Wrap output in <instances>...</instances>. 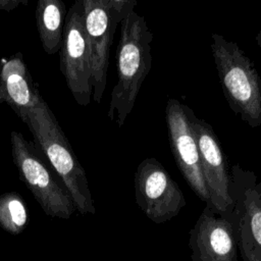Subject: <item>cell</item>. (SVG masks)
<instances>
[{
	"mask_svg": "<svg viewBox=\"0 0 261 261\" xmlns=\"http://www.w3.org/2000/svg\"><path fill=\"white\" fill-rule=\"evenodd\" d=\"M43 101L22 54L0 59V102L6 103L28 124L29 115Z\"/></svg>",
	"mask_w": 261,
	"mask_h": 261,
	"instance_id": "cell-12",
	"label": "cell"
},
{
	"mask_svg": "<svg viewBox=\"0 0 261 261\" xmlns=\"http://www.w3.org/2000/svg\"><path fill=\"white\" fill-rule=\"evenodd\" d=\"M59 56L60 69L73 99L80 106H88L93 88L82 0L75 1L66 14Z\"/></svg>",
	"mask_w": 261,
	"mask_h": 261,
	"instance_id": "cell-6",
	"label": "cell"
},
{
	"mask_svg": "<svg viewBox=\"0 0 261 261\" xmlns=\"http://www.w3.org/2000/svg\"><path fill=\"white\" fill-rule=\"evenodd\" d=\"M10 142L19 176L43 208L55 214L70 212L73 209L71 197L38 154L36 146L16 130L11 132Z\"/></svg>",
	"mask_w": 261,
	"mask_h": 261,
	"instance_id": "cell-7",
	"label": "cell"
},
{
	"mask_svg": "<svg viewBox=\"0 0 261 261\" xmlns=\"http://www.w3.org/2000/svg\"><path fill=\"white\" fill-rule=\"evenodd\" d=\"M255 40H256V43H257V45L261 48V29H260V31L258 32V34L256 35V38H255Z\"/></svg>",
	"mask_w": 261,
	"mask_h": 261,
	"instance_id": "cell-16",
	"label": "cell"
},
{
	"mask_svg": "<svg viewBox=\"0 0 261 261\" xmlns=\"http://www.w3.org/2000/svg\"><path fill=\"white\" fill-rule=\"evenodd\" d=\"M92 70V99L101 103L107 84L109 53L115 30L135 9L136 0H82Z\"/></svg>",
	"mask_w": 261,
	"mask_h": 261,
	"instance_id": "cell-4",
	"label": "cell"
},
{
	"mask_svg": "<svg viewBox=\"0 0 261 261\" xmlns=\"http://www.w3.org/2000/svg\"><path fill=\"white\" fill-rule=\"evenodd\" d=\"M66 7L61 0H39L36 6V21L44 51L55 54L60 51Z\"/></svg>",
	"mask_w": 261,
	"mask_h": 261,
	"instance_id": "cell-13",
	"label": "cell"
},
{
	"mask_svg": "<svg viewBox=\"0 0 261 261\" xmlns=\"http://www.w3.org/2000/svg\"><path fill=\"white\" fill-rule=\"evenodd\" d=\"M28 127L82 212H94L88 178L56 117L43 100L29 115Z\"/></svg>",
	"mask_w": 261,
	"mask_h": 261,
	"instance_id": "cell-3",
	"label": "cell"
},
{
	"mask_svg": "<svg viewBox=\"0 0 261 261\" xmlns=\"http://www.w3.org/2000/svg\"><path fill=\"white\" fill-rule=\"evenodd\" d=\"M165 119L175 164L189 187L200 200L207 204L209 193L202 174L200 154L187 105H182L174 98H169L165 107Z\"/></svg>",
	"mask_w": 261,
	"mask_h": 261,
	"instance_id": "cell-10",
	"label": "cell"
},
{
	"mask_svg": "<svg viewBox=\"0 0 261 261\" xmlns=\"http://www.w3.org/2000/svg\"><path fill=\"white\" fill-rule=\"evenodd\" d=\"M229 194L233 208L228 216L244 261H261V179L234 164L230 170Z\"/></svg>",
	"mask_w": 261,
	"mask_h": 261,
	"instance_id": "cell-5",
	"label": "cell"
},
{
	"mask_svg": "<svg viewBox=\"0 0 261 261\" xmlns=\"http://www.w3.org/2000/svg\"><path fill=\"white\" fill-rule=\"evenodd\" d=\"M187 112L198 145L201 170L209 193V202L206 206L228 217L232 211L233 202L229 194L230 172L226 156L212 126L198 118L188 106Z\"/></svg>",
	"mask_w": 261,
	"mask_h": 261,
	"instance_id": "cell-9",
	"label": "cell"
},
{
	"mask_svg": "<svg viewBox=\"0 0 261 261\" xmlns=\"http://www.w3.org/2000/svg\"><path fill=\"white\" fill-rule=\"evenodd\" d=\"M192 261H238V243L230 219L205 206L190 230Z\"/></svg>",
	"mask_w": 261,
	"mask_h": 261,
	"instance_id": "cell-11",
	"label": "cell"
},
{
	"mask_svg": "<svg viewBox=\"0 0 261 261\" xmlns=\"http://www.w3.org/2000/svg\"><path fill=\"white\" fill-rule=\"evenodd\" d=\"M27 1L21 0H0V10L10 11L20 4H27Z\"/></svg>",
	"mask_w": 261,
	"mask_h": 261,
	"instance_id": "cell-15",
	"label": "cell"
},
{
	"mask_svg": "<svg viewBox=\"0 0 261 261\" xmlns=\"http://www.w3.org/2000/svg\"><path fill=\"white\" fill-rule=\"evenodd\" d=\"M0 216L7 218L16 227H21L25 224L27 210L19 194L6 193L0 196Z\"/></svg>",
	"mask_w": 261,
	"mask_h": 261,
	"instance_id": "cell-14",
	"label": "cell"
},
{
	"mask_svg": "<svg viewBox=\"0 0 261 261\" xmlns=\"http://www.w3.org/2000/svg\"><path fill=\"white\" fill-rule=\"evenodd\" d=\"M134 184L136 203L156 224L175 217L186 206L185 195L177 182L155 158L141 161L135 173Z\"/></svg>",
	"mask_w": 261,
	"mask_h": 261,
	"instance_id": "cell-8",
	"label": "cell"
},
{
	"mask_svg": "<svg viewBox=\"0 0 261 261\" xmlns=\"http://www.w3.org/2000/svg\"><path fill=\"white\" fill-rule=\"evenodd\" d=\"M219 83L231 111L251 127L261 125V77L251 58L233 41L211 35Z\"/></svg>",
	"mask_w": 261,
	"mask_h": 261,
	"instance_id": "cell-2",
	"label": "cell"
},
{
	"mask_svg": "<svg viewBox=\"0 0 261 261\" xmlns=\"http://www.w3.org/2000/svg\"><path fill=\"white\" fill-rule=\"evenodd\" d=\"M153 34L146 19L132 10L120 22V37L116 49L117 81L114 85L107 112L118 127L132 112L141 87L152 67Z\"/></svg>",
	"mask_w": 261,
	"mask_h": 261,
	"instance_id": "cell-1",
	"label": "cell"
}]
</instances>
